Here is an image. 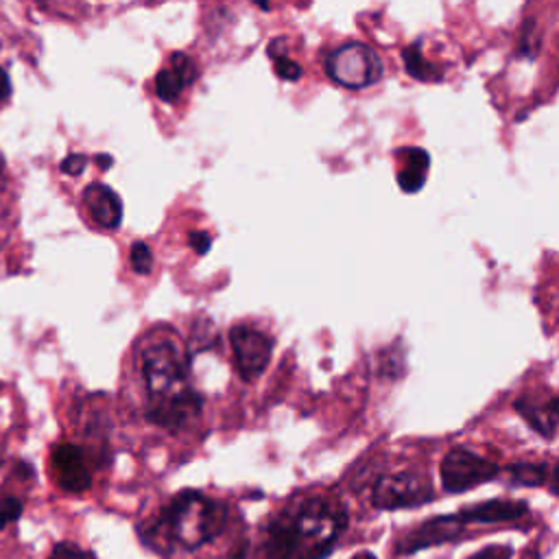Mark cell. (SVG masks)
I'll return each instance as SVG.
<instances>
[{"label": "cell", "mask_w": 559, "mask_h": 559, "mask_svg": "<svg viewBox=\"0 0 559 559\" xmlns=\"http://www.w3.org/2000/svg\"><path fill=\"white\" fill-rule=\"evenodd\" d=\"M347 528L345 507L330 496H301L273 513L242 559H325Z\"/></svg>", "instance_id": "cell-1"}, {"label": "cell", "mask_w": 559, "mask_h": 559, "mask_svg": "<svg viewBox=\"0 0 559 559\" xmlns=\"http://www.w3.org/2000/svg\"><path fill=\"white\" fill-rule=\"evenodd\" d=\"M140 371L148 393L146 419L166 430H181L199 417L203 395L190 386V356L177 338L159 336L140 349Z\"/></svg>", "instance_id": "cell-2"}, {"label": "cell", "mask_w": 559, "mask_h": 559, "mask_svg": "<svg viewBox=\"0 0 559 559\" xmlns=\"http://www.w3.org/2000/svg\"><path fill=\"white\" fill-rule=\"evenodd\" d=\"M227 524V507L201 491L177 493L157 515L153 535L181 550H197L216 539Z\"/></svg>", "instance_id": "cell-3"}, {"label": "cell", "mask_w": 559, "mask_h": 559, "mask_svg": "<svg viewBox=\"0 0 559 559\" xmlns=\"http://www.w3.org/2000/svg\"><path fill=\"white\" fill-rule=\"evenodd\" d=\"M325 72L334 83L347 90H362L382 79L384 66L371 46L347 41L328 55Z\"/></svg>", "instance_id": "cell-4"}, {"label": "cell", "mask_w": 559, "mask_h": 559, "mask_svg": "<svg viewBox=\"0 0 559 559\" xmlns=\"http://www.w3.org/2000/svg\"><path fill=\"white\" fill-rule=\"evenodd\" d=\"M435 500L432 483L419 472H393L382 474L371 491V502L376 509L395 511L413 509Z\"/></svg>", "instance_id": "cell-5"}, {"label": "cell", "mask_w": 559, "mask_h": 559, "mask_svg": "<svg viewBox=\"0 0 559 559\" xmlns=\"http://www.w3.org/2000/svg\"><path fill=\"white\" fill-rule=\"evenodd\" d=\"M498 472H500V467L491 459H487L465 445L452 448L439 465L441 485L450 493H463L472 487H478V485L496 478Z\"/></svg>", "instance_id": "cell-6"}, {"label": "cell", "mask_w": 559, "mask_h": 559, "mask_svg": "<svg viewBox=\"0 0 559 559\" xmlns=\"http://www.w3.org/2000/svg\"><path fill=\"white\" fill-rule=\"evenodd\" d=\"M229 343L240 378L245 382L258 380L271 362L273 338L251 325H234L229 330Z\"/></svg>", "instance_id": "cell-7"}, {"label": "cell", "mask_w": 559, "mask_h": 559, "mask_svg": "<svg viewBox=\"0 0 559 559\" xmlns=\"http://www.w3.org/2000/svg\"><path fill=\"white\" fill-rule=\"evenodd\" d=\"M465 535V524L459 518V513H448L439 518H430L421 522L419 526L411 528L395 542V552L400 555H411L430 546L456 542Z\"/></svg>", "instance_id": "cell-8"}, {"label": "cell", "mask_w": 559, "mask_h": 559, "mask_svg": "<svg viewBox=\"0 0 559 559\" xmlns=\"http://www.w3.org/2000/svg\"><path fill=\"white\" fill-rule=\"evenodd\" d=\"M50 467L57 485L66 493H83L92 487V469L83 448L76 443H57L50 452Z\"/></svg>", "instance_id": "cell-9"}, {"label": "cell", "mask_w": 559, "mask_h": 559, "mask_svg": "<svg viewBox=\"0 0 559 559\" xmlns=\"http://www.w3.org/2000/svg\"><path fill=\"white\" fill-rule=\"evenodd\" d=\"M194 79H197L194 61L186 52H173L170 66L162 68L155 76V94L164 103H175Z\"/></svg>", "instance_id": "cell-10"}, {"label": "cell", "mask_w": 559, "mask_h": 559, "mask_svg": "<svg viewBox=\"0 0 559 559\" xmlns=\"http://www.w3.org/2000/svg\"><path fill=\"white\" fill-rule=\"evenodd\" d=\"M83 203H85L92 221L100 229H116L120 225V221H122V201L107 183L94 181V183L85 186Z\"/></svg>", "instance_id": "cell-11"}, {"label": "cell", "mask_w": 559, "mask_h": 559, "mask_svg": "<svg viewBox=\"0 0 559 559\" xmlns=\"http://www.w3.org/2000/svg\"><path fill=\"white\" fill-rule=\"evenodd\" d=\"M513 408L520 417L544 439H552L557 432V397L550 393L542 395H520L513 402Z\"/></svg>", "instance_id": "cell-12"}, {"label": "cell", "mask_w": 559, "mask_h": 559, "mask_svg": "<svg viewBox=\"0 0 559 559\" xmlns=\"http://www.w3.org/2000/svg\"><path fill=\"white\" fill-rule=\"evenodd\" d=\"M528 511L526 502L520 500H487V502H478L474 507H465L459 511V518L463 520V524H496V522H509V520H518Z\"/></svg>", "instance_id": "cell-13"}, {"label": "cell", "mask_w": 559, "mask_h": 559, "mask_svg": "<svg viewBox=\"0 0 559 559\" xmlns=\"http://www.w3.org/2000/svg\"><path fill=\"white\" fill-rule=\"evenodd\" d=\"M397 186L402 192L413 194L426 183L430 170V155L421 146H404L397 153Z\"/></svg>", "instance_id": "cell-14"}, {"label": "cell", "mask_w": 559, "mask_h": 559, "mask_svg": "<svg viewBox=\"0 0 559 559\" xmlns=\"http://www.w3.org/2000/svg\"><path fill=\"white\" fill-rule=\"evenodd\" d=\"M424 39H415L408 48H404L402 52V59H404V68L406 72L421 81V83H435V81H441L443 79V68L435 61H430L426 55H424V48H421Z\"/></svg>", "instance_id": "cell-15"}, {"label": "cell", "mask_w": 559, "mask_h": 559, "mask_svg": "<svg viewBox=\"0 0 559 559\" xmlns=\"http://www.w3.org/2000/svg\"><path fill=\"white\" fill-rule=\"evenodd\" d=\"M507 474L513 485H526V487H539L548 480V476H552L546 463H513L507 467Z\"/></svg>", "instance_id": "cell-16"}, {"label": "cell", "mask_w": 559, "mask_h": 559, "mask_svg": "<svg viewBox=\"0 0 559 559\" xmlns=\"http://www.w3.org/2000/svg\"><path fill=\"white\" fill-rule=\"evenodd\" d=\"M24 513V500L13 496V493H2L0 496V533L9 526L20 522Z\"/></svg>", "instance_id": "cell-17"}, {"label": "cell", "mask_w": 559, "mask_h": 559, "mask_svg": "<svg viewBox=\"0 0 559 559\" xmlns=\"http://www.w3.org/2000/svg\"><path fill=\"white\" fill-rule=\"evenodd\" d=\"M129 262H131V269L138 273V275H148L151 269H153V251L146 242L142 240H135L131 245V251H129Z\"/></svg>", "instance_id": "cell-18"}, {"label": "cell", "mask_w": 559, "mask_h": 559, "mask_svg": "<svg viewBox=\"0 0 559 559\" xmlns=\"http://www.w3.org/2000/svg\"><path fill=\"white\" fill-rule=\"evenodd\" d=\"M46 559H96V555L92 550L79 546L76 542L63 539L52 546V550L48 552Z\"/></svg>", "instance_id": "cell-19"}, {"label": "cell", "mask_w": 559, "mask_h": 559, "mask_svg": "<svg viewBox=\"0 0 559 559\" xmlns=\"http://www.w3.org/2000/svg\"><path fill=\"white\" fill-rule=\"evenodd\" d=\"M273 59V68H275V74L284 81H297L301 79V66L297 61H293L290 57H286L284 52L282 55H275L271 57Z\"/></svg>", "instance_id": "cell-20"}, {"label": "cell", "mask_w": 559, "mask_h": 559, "mask_svg": "<svg viewBox=\"0 0 559 559\" xmlns=\"http://www.w3.org/2000/svg\"><path fill=\"white\" fill-rule=\"evenodd\" d=\"M85 166H87V157L81 155V153H72V155H68V157L61 162V170H63L66 175H72V177L81 175V173L85 170Z\"/></svg>", "instance_id": "cell-21"}, {"label": "cell", "mask_w": 559, "mask_h": 559, "mask_svg": "<svg viewBox=\"0 0 559 559\" xmlns=\"http://www.w3.org/2000/svg\"><path fill=\"white\" fill-rule=\"evenodd\" d=\"M511 546H487L467 559H511Z\"/></svg>", "instance_id": "cell-22"}, {"label": "cell", "mask_w": 559, "mask_h": 559, "mask_svg": "<svg viewBox=\"0 0 559 559\" xmlns=\"http://www.w3.org/2000/svg\"><path fill=\"white\" fill-rule=\"evenodd\" d=\"M188 242H190V247H192L199 255H203V253L210 251L212 238H210V234H205V231H190V234H188Z\"/></svg>", "instance_id": "cell-23"}, {"label": "cell", "mask_w": 559, "mask_h": 559, "mask_svg": "<svg viewBox=\"0 0 559 559\" xmlns=\"http://www.w3.org/2000/svg\"><path fill=\"white\" fill-rule=\"evenodd\" d=\"M9 96H11V79H9L7 70L0 68V100H4Z\"/></svg>", "instance_id": "cell-24"}, {"label": "cell", "mask_w": 559, "mask_h": 559, "mask_svg": "<svg viewBox=\"0 0 559 559\" xmlns=\"http://www.w3.org/2000/svg\"><path fill=\"white\" fill-rule=\"evenodd\" d=\"M96 162L100 168H109L114 164V159L109 155H96Z\"/></svg>", "instance_id": "cell-25"}, {"label": "cell", "mask_w": 559, "mask_h": 559, "mask_svg": "<svg viewBox=\"0 0 559 559\" xmlns=\"http://www.w3.org/2000/svg\"><path fill=\"white\" fill-rule=\"evenodd\" d=\"M352 559H376V555H371L369 550H360V552H356Z\"/></svg>", "instance_id": "cell-26"}]
</instances>
